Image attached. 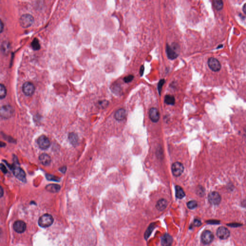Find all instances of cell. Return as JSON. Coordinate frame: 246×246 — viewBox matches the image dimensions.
Wrapping results in <instances>:
<instances>
[{
	"mask_svg": "<svg viewBox=\"0 0 246 246\" xmlns=\"http://www.w3.org/2000/svg\"><path fill=\"white\" fill-rule=\"evenodd\" d=\"M54 219L51 215L45 214L41 216L39 220V225L41 227H48L53 223Z\"/></svg>",
	"mask_w": 246,
	"mask_h": 246,
	"instance_id": "cell-1",
	"label": "cell"
},
{
	"mask_svg": "<svg viewBox=\"0 0 246 246\" xmlns=\"http://www.w3.org/2000/svg\"><path fill=\"white\" fill-rule=\"evenodd\" d=\"M33 22V17L29 14H25L22 15L19 20L21 26L24 28L29 27L32 25Z\"/></svg>",
	"mask_w": 246,
	"mask_h": 246,
	"instance_id": "cell-2",
	"label": "cell"
},
{
	"mask_svg": "<svg viewBox=\"0 0 246 246\" xmlns=\"http://www.w3.org/2000/svg\"><path fill=\"white\" fill-rule=\"evenodd\" d=\"M13 172L15 176L19 179L20 180L26 182V175L25 172L24 171V170L19 167L17 166H14L12 168Z\"/></svg>",
	"mask_w": 246,
	"mask_h": 246,
	"instance_id": "cell-3",
	"label": "cell"
},
{
	"mask_svg": "<svg viewBox=\"0 0 246 246\" xmlns=\"http://www.w3.org/2000/svg\"><path fill=\"white\" fill-rule=\"evenodd\" d=\"M208 66L213 72H218L221 68V64L218 60L213 57L209 58L208 60Z\"/></svg>",
	"mask_w": 246,
	"mask_h": 246,
	"instance_id": "cell-4",
	"label": "cell"
},
{
	"mask_svg": "<svg viewBox=\"0 0 246 246\" xmlns=\"http://www.w3.org/2000/svg\"><path fill=\"white\" fill-rule=\"evenodd\" d=\"M184 166L179 162L174 163L172 166V173L176 177L180 176L184 171Z\"/></svg>",
	"mask_w": 246,
	"mask_h": 246,
	"instance_id": "cell-5",
	"label": "cell"
},
{
	"mask_svg": "<svg viewBox=\"0 0 246 246\" xmlns=\"http://www.w3.org/2000/svg\"><path fill=\"white\" fill-rule=\"evenodd\" d=\"M208 200L210 203L213 205H218L221 201V197L217 192H211L209 194Z\"/></svg>",
	"mask_w": 246,
	"mask_h": 246,
	"instance_id": "cell-6",
	"label": "cell"
},
{
	"mask_svg": "<svg viewBox=\"0 0 246 246\" xmlns=\"http://www.w3.org/2000/svg\"><path fill=\"white\" fill-rule=\"evenodd\" d=\"M35 87L33 84L29 82H26L23 85L22 90L26 96L32 95L35 91Z\"/></svg>",
	"mask_w": 246,
	"mask_h": 246,
	"instance_id": "cell-7",
	"label": "cell"
},
{
	"mask_svg": "<svg viewBox=\"0 0 246 246\" xmlns=\"http://www.w3.org/2000/svg\"><path fill=\"white\" fill-rule=\"evenodd\" d=\"M37 143L39 147L43 150H46L50 146L51 142L46 136L42 135L39 138Z\"/></svg>",
	"mask_w": 246,
	"mask_h": 246,
	"instance_id": "cell-8",
	"label": "cell"
},
{
	"mask_svg": "<svg viewBox=\"0 0 246 246\" xmlns=\"http://www.w3.org/2000/svg\"><path fill=\"white\" fill-rule=\"evenodd\" d=\"M214 236L213 233L210 231L206 230L202 233L201 235V240L203 244L207 245L213 241Z\"/></svg>",
	"mask_w": 246,
	"mask_h": 246,
	"instance_id": "cell-9",
	"label": "cell"
},
{
	"mask_svg": "<svg viewBox=\"0 0 246 246\" xmlns=\"http://www.w3.org/2000/svg\"><path fill=\"white\" fill-rule=\"evenodd\" d=\"M14 229L18 233L24 232L27 228V225L24 222L22 221L17 220L15 222L14 224Z\"/></svg>",
	"mask_w": 246,
	"mask_h": 246,
	"instance_id": "cell-10",
	"label": "cell"
},
{
	"mask_svg": "<svg viewBox=\"0 0 246 246\" xmlns=\"http://www.w3.org/2000/svg\"><path fill=\"white\" fill-rule=\"evenodd\" d=\"M217 235L219 239H226L229 237L230 232L228 229L221 226L217 230Z\"/></svg>",
	"mask_w": 246,
	"mask_h": 246,
	"instance_id": "cell-11",
	"label": "cell"
},
{
	"mask_svg": "<svg viewBox=\"0 0 246 246\" xmlns=\"http://www.w3.org/2000/svg\"><path fill=\"white\" fill-rule=\"evenodd\" d=\"M149 116L152 121L156 123L160 119V113L158 110L156 108H152L149 111Z\"/></svg>",
	"mask_w": 246,
	"mask_h": 246,
	"instance_id": "cell-12",
	"label": "cell"
},
{
	"mask_svg": "<svg viewBox=\"0 0 246 246\" xmlns=\"http://www.w3.org/2000/svg\"><path fill=\"white\" fill-rule=\"evenodd\" d=\"M0 114L4 118L11 117L13 114L12 108L8 105L4 106L0 111Z\"/></svg>",
	"mask_w": 246,
	"mask_h": 246,
	"instance_id": "cell-13",
	"label": "cell"
},
{
	"mask_svg": "<svg viewBox=\"0 0 246 246\" xmlns=\"http://www.w3.org/2000/svg\"><path fill=\"white\" fill-rule=\"evenodd\" d=\"M166 53L168 58L170 60L176 59L178 57V55L172 47L168 44H166Z\"/></svg>",
	"mask_w": 246,
	"mask_h": 246,
	"instance_id": "cell-14",
	"label": "cell"
},
{
	"mask_svg": "<svg viewBox=\"0 0 246 246\" xmlns=\"http://www.w3.org/2000/svg\"><path fill=\"white\" fill-rule=\"evenodd\" d=\"M39 161L41 164L44 166H47L51 163V158L48 154H41L39 157Z\"/></svg>",
	"mask_w": 246,
	"mask_h": 246,
	"instance_id": "cell-15",
	"label": "cell"
},
{
	"mask_svg": "<svg viewBox=\"0 0 246 246\" xmlns=\"http://www.w3.org/2000/svg\"><path fill=\"white\" fill-rule=\"evenodd\" d=\"M173 242V239L168 234H164L161 239V244L163 246H171Z\"/></svg>",
	"mask_w": 246,
	"mask_h": 246,
	"instance_id": "cell-16",
	"label": "cell"
},
{
	"mask_svg": "<svg viewBox=\"0 0 246 246\" xmlns=\"http://www.w3.org/2000/svg\"><path fill=\"white\" fill-rule=\"evenodd\" d=\"M126 116V111L124 109H120L116 112L114 114V118L118 121L124 120Z\"/></svg>",
	"mask_w": 246,
	"mask_h": 246,
	"instance_id": "cell-17",
	"label": "cell"
},
{
	"mask_svg": "<svg viewBox=\"0 0 246 246\" xmlns=\"http://www.w3.org/2000/svg\"><path fill=\"white\" fill-rule=\"evenodd\" d=\"M45 188L48 191L52 193H57L59 191L61 187L58 184H51L46 185Z\"/></svg>",
	"mask_w": 246,
	"mask_h": 246,
	"instance_id": "cell-18",
	"label": "cell"
},
{
	"mask_svg": "<svg viewBox=\"0 0 246 246\" xmlns=\"http://www.w3.org/2000/svg\"><path fill=\"white\" fill-rule=\"evenodd\" d=\"M167 205H168V202L165 199H162L158 201L156 205V207L159 211H162L166 208Z\"/></svg>",
	"mask_w": 246,
	"mask_h": 246,
	"instance_id": "cell-19",
	"label": "cell"
},
{
	"mask_svg": "<svg viewBox=\"0 0 246 246\" xmlns=\"http://www.w3.org/2000/svg\"><path fill=\"white\" fill-rule=\"evenodd\" d=\"M68 140L70 143L73 146H76L78 142V137L77 134L74 133H70L68 135Z\"/></svg>",
	"mask_w": 246,
	"mask_h": 246,
	"instance_id": "cell-20",
	"label": "cell"
},
{
	"mask_svg": "<svg viewBox=\"0 0 246 246\" xmlns=\"http://www.w3.org/2000/svg\"><path fill=\"white\" fill-rule=\"evenodd\" d=\"M175 190H176V196L178 199H181L185 196V193L184 192L183 188L179 185H176L175 187Z\"/></svg>",
	"mask_w": 246,
	"mask_h": 246,
	"instance_id": "cell-21",
	"label": "cell"
},
{
	"mask_svg": "<svg viewBox=\"0 0 246 246\" xmlns=\"http://www.w3.org/2000/svg\"><path fill=\"white\" fill-rule=\"evenodd\" d=\"M164 102L168 105H174L175 103V97L172 95H166L164 97Z\"/></svg>",
	"mask_w": 246,
	"mask_h": 246,
	"instance_id": "cell-22",
	"label": "cell"
},
{
	"mask_svg": "<svg viewBox=\"0 0 246 246\" xmlns=\"http://www.w3.org/2000/svg\"><path fill=\"white\" fill-rule=\"evenodd\" d=\"M213 3L215 9L218 11L221 10L223 8V3L221 0H214Z\"/></svg>",
	"mask_w": 246,
	"mask_h": 246,
	"instance_id": "cell-23",
	"label": "cell"
},
{
	"mask_svg": "<svg viewBox=\"0 0 246 246\" xmlns=\"http://www.w3.org/2000/svg\"><path fill=\"white\" fill-rule=\"evenodd\" d=\"M7 94L6 88L4 85L0 84V99H4Z\"/></svg>",
	"mask_w": 246,
	"mask_h": 246,
	"instance_id": "cell-24",
	"label": "cell"
},
{
	"mask_svg": "<svg viewBox=\"0 0 246 246\" xmlns=\"http://www.w3.org/2000/svg\"><path fill=\"white\" fill-rule=\"evenodd\" d=\"M31 47L34 50H39L41 48L40 43L37 39H34L31 43Z\"/></svg>",
	"mask_w": 246,
	"mask_h": 246,
	"instance_id": "cell-25",
	"label": "cell"
},
{
	"mask_svg": "<svg viewBox=\"0 0 246 246\" xmlns=\"http://www.w3.org/2000/svg\"><path fill=\"white\" fill-rule=\"evenodd\" d=\"M165 82H166V81L164 79H161L159 81V82H158V85H157V90H158V92L159 93L160 95H161L163 86L165 83Z\"/></svg>",
	"mask_w": 246,
	"mask_h": 246,
	"instance_id": "cell-26",
	"label": "cell"
},
{
	"mask_svg": "<svg viewBox=\"0 0 246 246\" xmlns=\"http://www.w3.org/2000/svg\"><path fill=\"white\" fill-rule=\"evenodd\" d=\"M121 87L118 85H114L112 86V87L111 88V90H112L113 93H116V94H120L121 92Z\"/></svg>",
	"mask_w": 246,
	"mask_h": 246,
	"instance_id": "cell-27",
	"label": "cell"
},
{
	"mask_svg": "<svg viewBox=\"0 0 246 246\" xmlns=\"http://www.w3.org/2000/svg\"><path fill=\"white\" fill-rule=\"evenodd\" d=\"M154 224L152 223L150 225L149 228H148V229L146 230V232L145 233V238L146 239H147L149 237V236L150 235L151 233L152 232V230L154 229Z\"/></svg>",
	"mask_w": 246,
	"mask_h": 246,
	"instance_id": "cell-28",
	"label": "cell"
},
{
	"mask_svg": "<svg viewBox=\"0 0 246 246\" xmlns=\"http://www.w3.org/2000/svg\"><path fill=\"white\" fill-rule=\"evenodd\" d=\"M197 202L195 201H191L187 202V206L189 209H194L197 206Z\"/></svg>",
	"mask_w": 246,
	"mask_h": 246,
	"instance_id": "cell-29",
	"label": "cell"
},
{
	"mask_svg": "<svg viewBox=\"0 0 246 246\" xmlns=\"http://www.w3.org/2000/svg\"><path fill=\"white\" fill-rule=\"evenodd\" d=\"M47 179L51 181H56V182H58L59 181L60 178H58L56 176H54L53 175H47L46 176Z\"/></svg>",
	"mask_w": 246,
	"mask_h": 246,
	"instance_id": "cell-30",
	"label": "cell"
},
{
	"mask_svg": "<svg viewBox=\"0 0 246 246\" xmlns=\"http://www.w3.org/2000/svg\"><path fill=\"white\" fill-rule=\"evenodd\" d=\"M134 76L133 75L129 74V75H128L127 76H125V78H124L123 80H124V81L125 83H129V82H131L133 80V79H134Z\"/></svg>",
	"mask_w": 246,
	"mask_h": 246,
	"instance_id": "cell-31",
	"label": "cell"
},
{
	"mask_svg": "<svg viewBox=\"0 0 246 246\" xmlns=\"http://www.w3.org/2000/svg\"><path fill=\"white\" fill-rule=\"evenodd\" d=\"M108 105V102L106 100H102L99 102V105L102 108H105Z\"/></svg>",
	"mask_w": 246,
	"mask_h": 246,
	"instance_id": "cell-32",
	"label": "cell"
},
{
	"mask_svg": "<svg viewBox=\"0 0 246 246\" xmlns=\"http://www.w3.org/2000/svg\"><path fill=\"white\" fill-rule=\"evenodd\" d=\"M0 169L5 174L7 172V170L6 167L3 164H0Z\"/></svg>",
	"mask_w": 246,
	"mask_h": 246,
	"instance_id": "cell-33",
	"label": "cell"
},
{
	"mask_svg": "<svg viewBox=\"0 0 246 246\" xmlns=\"http://www.w3.org/2000/svg\"><path fill=\"white\" fill-rule=\"evenodd\" d=\"M144 65H141V67L140 68V76H142L143 75V73H144Z\"/></svg>",
	"mask_w": 246,
	"mask_h": 246,
	"instance_id": "cell-34",
	"label": "cell"
},
{
	"mask_svg": "<svg viewBox=\"0 0 246 246\" xmlns=\"http://www.w3.org/2000/svg\"><path fill=\"white\" fill-rule=\"evenodd\" d=\"M194 225L195 226H199L201 225V222L199 220L196 219V220L194 221Z\"/></svg>",
	"mask_w": 246,
	"mask_h": 246,
	"instance_id": "cell-35",
	"label": "cell"
},
{
	"mask_svg": "<svg viewBox=\"0 0 246 246\" xmlns=\"http://www.w3.org/2000/svg\"><path fill=\"white\" fill-rule=\"evenodd\" d=\"M3 24L2 20L0 19V33L3 31Z\"/></svg>",
	"mask_w": 246,
	"mask_h": 246,
	"instance_id": "cell-36",
	"label": "cell"
},
{
	"mask_svg": "<svg viewBox=\"0 0 246 246\" xmlns=\"http://www.w3.org/2000/svg\"><path fill=\"white\" fill-rule=\"evenodd\" d=\"M3 195V188L0 185V198L2 197Z\"/></svg>",
	"mask_w": 246,
	"mask_h": 246,
	"instance_id": "cell-37",
	"label": "cell"
},
{
	"mask_svg": "<svg viewBox=\"0 0 246 246\" xmlns=\"http://www.w3.org/2000/svg\"><path fill=\"white\" fill-rule=\"evenodd\" d=\"M60 170L61 172H62V173H65L66 170V168L65 166H64V167H62Z\"/></svg>",
	"mask_w": 246,
	"mask_h": 246,
	"instance_id": "cell-38",
	"label": "cell"
},
{
	"mask_svg": "<svg viewBox=\"0 0 246 246\" xmlns=\"http://www.w3.org/2000/svg\"><path fill=\"white\" fill-rule=\"evenodd\" d=\"M246 3H245L244 5H243V12H244V13L245 14H246Z\"/></svg>",
	"mask_w": 246,
	"mask_h": 246,
	"instance_id": "cell-39",
	"label": "cell"
},
{
	"mask_svg": "<svg viewBox=\"0 0 246 246\" xmlns=\"http://www.w3.org/2000/svg\"><path fill=\"white\" fill-rule=\"evenodd\" d=\"M5 145V144L3 142H2L1 141H0V147H3Z\"/></svg>",
	"mask_w": 246,
	"mask_h": 246,
	"instance_id": "cell-40",
	"label": "cell"
},
{
	"mask_svg": "<svg viewBox=\"0 0 246 246\" xmlns=\"http://www.w3.org/2000/svg\"><path fill=\"white\" fill-rule=\"evenodd\" d=\"M223 44H221V45H219L218 46L217 49H220V48H223Z\"/></svg>",
	"mask_w": 246,
	"mask_h": 246,
	"instance_id": "cell-41",
	"label": "cell"
}]
</instances>
